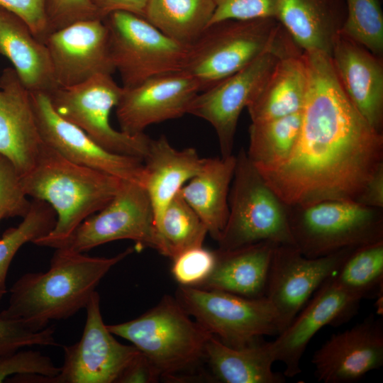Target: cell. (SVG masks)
Here are the masks:
<instances>
[{
  "label": "cell",
  "mask_w": 383,
  "mask_h": 383,
  "mask_svg": "<svg viewBox=\"0 0 383 383\" xmlns=\"http://www.w3.org/2000/svg\"><path fill=\"white\" fill-rule=\"evenodd\" d=\"M304 55L308 84L298 141L285 162L259 172L288 206L356 201L383 165V133L349 100L328 54L312 50Z\"/></svg>",
  "instance_id": "1"
},
{
  "label": "cell",
  "mask_w": 383,
  "mask_h": 383,
  "mask_svg": "<svg viewBox=\"0 0 383 383\" xmlns=\"http://www.w3.org/2000/svg\"><path fill=\"white\" fill-rule=\"evenodd\" d=\"M134 250L130 247L104 257L56 248L47 271L26 273L13 284L9 305L0 313V318L19 321L37 331L51 321L72 317L85 309L108 272Z\"/></svg>",
  "instance_id": "2"
},
{
  "label": "cell",
  "mask_w": 383,
  "mask_h": 383,
  "mask_svg": "<svg viewBox=\"0 0 383 383\" xmlns=\"http://www.w3.org/2000/svg\"><path fill=\"white\" fill-rule=\"evenodd\" d=\"M123 180L74 163L44 143L33 169L21 177L28 196L48 203L56 213L53 228L34 244L60 248L88 217L103 209Z\"/></svg>",
  "instance_id": "3"
},
{
  "label": "cell",
  "mask_w": 383,
  "mask_h": 383,
  "mask_svg": "<svg viewBox=\"0 0 383 383\" xmlns=\"http://www.w3.org/2000/svg\"><path fill=\"white\" fill-rule=\"evenodd\" d=\"M190 316L176 298L166 295L140 316L106 326L136 347L160 378L175 379L205 360L212 335Z\"/></svg>",
  "instance_id": "4"
},
{
  "label": "cell",
  "mask_w": 383,
  "mask_h": 383,
  "mask_svg": "<svg viewBox=\"0 0 383 383\" xmlns=\"http://www.w3.org/2000/svg\"><path fill=\"white\" fill-rule=\"evenodd\" d=\"M235 157L229 214L217 240L218 250H231L262 241L295 246L287 206L266 183L244 148Z\"/></svg>",
  "instance_id": "5"
},
{
  "label": "cell",
  "mask_w": 383,
  "mask_h": 383,
  "mask_svg": "<svg viewBox=\"0 0 383 383\" xmlns=\"http://www.w3.org/2000/svg\"><path fill=\"white\" fill-rule=\"evenodd\" d=\"M295 246L306 257L328 255L383 240V211L353 201L288 206Z\"/></svg>",
  "instance_id": "6"
},
{
  "label": "cell",
  "mask_w": 383,
  "mask_h": 383,
  "mask_svg": "<svg viewBox=\"0 0 383 383\" xmlns=\"http://www.w3.org/2000/svg\"><path fill=\"white\" fill-rule=\"evenodd\" d=\"M281 26L274 18L211 24L189 45L182 71L195 80L200 91L208 89L269 49Z\"/></svg>",
  "instance_id": "7"
},
{
  "label": "cell",
  "mask_w": 383,
  "mask_h": 383,
  "mask_svg": "<svg viewBox=\"0 0 383 383\" xmlns=\"http://www.w3.org/2000/svg\"><path fill=\"white\" fill-rule=\"evenodd\" d=\"M175 298L206 331L231 347L250 345L279 333L277 314L265 296L180 286Z\"/></svg>",
  "instance_id": "8"
},
{
  "label": "cell",
  "mask_w": 383,
  "mask_h": 383,
  "mask_svg": "<svg viewBox=\"0 0 383 383\" xmlns=\"http://www.w3.org/2000/svg\"><path fill=\"white\" fill-rule=\"evenodd\" d=\"M103 21L109 30L111 60L123 88L183 70L189 46L167 37L143 17L120 11Z\"/></svg>",
  "instance_id": "9"
},
{
  "label": "cell",
  "mask_w": 383,
  "mask_h": 383,
  "mask_svg": "<svg viewBox=\"0 0 383 383\" xmlns=\"http://www.w3.org/2000/svg\"><path fill=\"white\" fill-rule=\"evenodd\" d=\"M123 92L111 74H97L70 87H56L48 94L55 111L74 124L105 150L143 161L150 139L144 133L129 135L113 128L110 113Z\"/></svg>",
  "instance_id": "10"
},
{
  "label": "cell",
  "mask_w": 383,
  "mask_h": 383,
  "mask_svg": "<svg viewBox=\"0 0 383 383\" xmlns=\"http://www.w3.org/2000/svg\"><path fill=\"white\" fill-rule=\"evenodd\" d=\"M292 39L281 26L273 45L247 66L208 89L199 92L187 113L214 128L222 157L233 155L239 117L260 88Z\"/></svg>",
  "instance_id": "11"
},
{
  "label": "cell",
  "mask_w": 383,
  "mask_h": 383,
  "mask_svg": "<svg viewBox=\"0 0 383 383\" xmlns=\"http://www.w3.org/2000/svg\"><path fill=\"white\" fill-rule=\"evenodd\" d=\"M85 219L60 247L78 252L118 240H132L136 245L159 252L152 204L140 184L123 180L113 198L100 211Z\"/></svg>",
  "instance_id": "12"
},
{
  "label": "cell",
  "mask_w": 383,
  "mask_h": 383,
  "mask_svg": "<svg viewBox=\"0 0 383 383\" xmlns=\"http://www.w3.org/2000/svg\"><path fill=\"white\" fill-rule=\"evenodd\" d=\"M85 309L82 335L74 344L62 346L63 364L52 383H116L140 353L133 345L118 342L109 331L103 321L96 291Z\"/></svg>",
  "instance_id": "13"
},
{
  "label": "cell",
  "mask_w": 383,
  "mask_h": 383,
  "mask_svg": "<svg viewBox=\"0 0 383 383\" xmlns=\"http://www.w3.org/2000/svg\"><path fill=\"white\" fill-rule=\"evenodd\" d=\"M354 249L345 248L328 255L310 258L295 246H276L265 296L276 311L279 333L292 322L311 295L337 272Z\"/></svg>",
  "instance_id": "14"
},
{
  "label": "cell",
  "mask_w": 383,
  "mask_h": 383,
  "mask_svg": "<svg viewBox=\"0 0 383 383\" xmlns=\"http://www.w3.org/2000/svg\"><path fill=\"white\" fill-rule=\"evenodd\" d=\"M30 95L37 125L45 144L74 163L143 186V160L115 154L101 147L81 128L58 115L47 93L35 91L30 92Z\"/></svg>",
  "instance_id": "15"
},
{
  "label": "cell",
  "mask_w": 383,
  "mask_h": 383,
  "mask_svg": "<svg viewBox=\"0 0 383 383\" xmlns=\"http://www.w3.org/2000/svg\"><path fill=\"white\" fill-rule=\"evenodd\" d=\"M57 87L82 84L93 77L116 71L109 47V30L101 19L72 23L47 36Z\"/></svg>",
  "instance_id": "16"
},
{
  "label": "cell",
  "mask_w": 383,
  "mask_h": 383,
  "mask_svg": "<svg viewBox=\"0 0 383 383\" xmlns=\"http://www.w3.org/2000/svg\"><path fill=\"white\" fill-rule=\"evenodd\" d=\"M200 92L195 80L184 71L160 74L128 89L123 88L116 114L121 131L143 133L149 126L180 118Z\"/></svg>",
  "instance_id": "17"
},
{
  "label": "cell",
  "mask_w": 383,
  "mask_h": 383,
  "mask_svg": "<svg viewBox=\"0 0 383 383\" xmlns=\"http://www.w3.org/2000/svg\"><path fill=\"white\" fill-rule=\"evenodd\" d=\"M315 377L323 383H353L383 365V321L373 315L333 334L313 355Z\"/></svg>",
  "instance_id": "18"
},
{
  "label": "cell",
  "mask_w": 383,
  "mask_h": 383,
  "mask_svg": "<svg viewBox=\"0 0 383 383\" xmlns=\"http://www.w3.org/2000/svg\"><path fill=\"white\" fill-rule=\"evenodd\" d=\"M361 300L340 288L332 276L328 278L301 312L270 342L274 360L285 365L284 375L293 377L301 373V360L311 339L324 326L346 321Z\"/></svg>",
  "instance_id": "19"
},
{
  "label": "cell",
  "mask_w": 383,
  "mask_h": 383,
  "mask_svg": "<svg viewBox=\"0 0 383 383\" xmlns=\"http://www.w3.org/2000/svg\"><path fill=\"white\" fill-rule=\"evenodd\" d=\"M43 143L30 91L13 67H6L0 75V155L21 177L34 167Z\"/></svg>",
  "instance_id": "20"
},
{
  "label": "cell",
  "mask_w": 383,
  "mask_h": 383,
  "mask_svg": "<svg viewBox=\"0 0 383 383\" xmlns=\"http://www.w3.org/2000/svg\"><path fill=\"white\" fill-rule=\"evenodd\" d=\"M343 91L365 120L383 133V60L339 33L330 55Z\"/></svg>",
  "instance_id": "21"
},
{
  "label": "cell",
  "mask_w": 383,
  "mask_h": 383,
  "mask_svg": "<svg viewBox=\"0 0 383 383\" xmlns=\"http://www.w3.org/2000/svg\"><path fill=\"white\" fill-rule=\"evenodd\" d=\"M307 84L304 50L293 42L279 57L247 106L251 122L282 118L301 111Z\"/></svg>",
  "instance_id": "22"
},
{
  "label": "cell",
  "mask_w": 383,
  "mask_h": 383,
  "mask_svg": "<svg viewBox=\"0 0 383 383\" xmlns=\"http://www.w3.org/2000/svg\"><path fill=\"white\" fill-rule=\"evenodd\" d=\"M204 159L192 148H174L163 135L150 139L143 160V186L152 204L155 226L180 189L200 171Z\"/></svg>",
  "instance_id": "23"
},
{
  "label": "cell",
  "mask_w": 383,
  "mask_h": 383,
  "mask_svg": "<svg viewBox=\"0 0 383 383\" xmlns=\"http://www.w3.org/2000/svg\"><path fill=\"white\" fill-rule=\"evenodd\" d=\"M345 15V0H278L276 19L304 51L330 55Z\"/></svg>",
  "instance_id": "24"
},
{
  "label": "cell",
  "mask_w": 383,
  "mask_h": 383,
  "mask_svg": "<svg viewBox=\"0 0 383 383\" xmlns=\"http://www.w3.org/2000/svg\"><path fill=\"white\" fill-rule=\"evenodd\" d=\"M0 54L11 62L30 92L48 94L57 87L45 44L21 17L1 6Z\"/></svg>",
  "instance_id": "25"
},
{
  "label": "cell",
  "mask_w": 383,
  "mask_h": 383,
  "mask_svg": "<svg viewBox=\"0 0 383 383\" xmlns=\"http://www.w3.org/2000/svg\"><path fill=\"white\" fill-rule=\"evenodd\" d=\"M277 245L262 241L231 250H216L214 269L197 287L248 298L265 296L270 262Z\"/></svg>",
  "instance_id": "26"
},
{
  "label": "cell",
  "mask_w": 383,
  "mask_h": 383,
  "mask_svg": "<svg viewBox=\"0 0 383 383\" xmlns=\"http://www.w3.org/2000/svg\"><path fill=\"white\" fill-rule=\"evenodd\" d=\"M236 157L205 158L200 171L179 190V194L206 226L216 241L229 214L228 195Z\"/></svg>",
  "instance_id": "27"
},
{
  "label": "cell",
  "mask_w": 383,
  "mask_h": 383,
  "mask_svg": "<svg viewBox=\"0 0 383 383\" xmlns=\"http://www.w3.org/2000/svg\"><path fill=\"white\" fill-rule=\"evenodd\" d=\"M205 360L214 377L224 383H282L284 375L272 371L275 362L270 342L243 348L226 345L211 335L205 348Z\"/></svg>",
  "instance_id": "28"
},
{
  "label": "cell",
  "mask_w": 383,
  "mask_h": 383,
  "mask_svg": "<svg viewBox=\"0 0 383 383\" xmlns=\"http://www.w3.org/2000/svg\"><path fill=\"white\" fill-rule=\"evenodd\" d=\"M213 0H147L143 18L170 39L191 45L208 27Z\"/></svg>",
  "instance_id": "29"
},
{
  "label": "cell",
  "mask_w": 383,
  "mask_h": 383,
  "mask_svg": "<svg viewBox=\"0 0 383 383\" xmlns=\"http://www.w3.org/2000/svg\"><path fill=\"white\" fill-rule=\"evenodd\" d=\"M301 111L284 117L251 122L246 151L258 170L276 167L293 152L299 136Z\"/></svg>",
  "instance_id": "30"
},
{
  "label": "cell",
  "mask_w": 383,
  "mask_h": 383,
  "mask_svg": "<svg viewBox=\"0 0 383 383\" xmlns=\"http://www.w3.org/2000/svg\"><path fill=\"white\" fill-rule=\"evenodd\" d=\"M159 252L172 260L182 252L202 246L207 228L179 194L170 201L155 224Z\"/></svg>",
  "instance_id": "31"
},
{
  "label": "cell",
  "mask_w": 383,
  "mask_h": 383,
  "mask_svg": "<svg viewBox=\"0 0 383 383\" xmlns=\"http://www.w3.org/2000/svg\"><path fill=\"white\" fill-rule=\"evenodd\" d=\"M337 272L333 282L361 299L382 293L383 240L355 248Z\"/></svg>",
  "instance_id": "32"
},
{
  "label": "cell",
  "mask_w": 383,
  "mask_h": 383,
  "mask_svg": "<svg viewBox=\"0 0 383 383\" xmlns=\"http://www.w3.org/2000/svg\"><path fill=\"white\" fill-rule=\"evenodd\" d=\"M57 216L48 203L33 199L28 213L16 226L7 229L0 238V291L6 292V279L10 264L18 250L47 235L55 226Z\"/></svg>",
  "instance_id": "33"
},
{
  "label": "cell",
  "mask_w": 383,
  "mask_h": 383,
  "mask_svg": "<svg viewBox=\"0 0 383 383\" xmlns=\"http://www.w3.org/2000/svg\"><path fill=\"white\" fill-rule=\"evenodd\" d=\"M346 15L340 33L372 53L383 55V11L380 0H345Z\"/></svg>",
  "instance_id": "34"
},
{
  "label": "cell",
  "mask_w": 383,
  "mask_h": 383,
  "mask_svg": "<svg viewBox=\"0 0 383 383\" xmlns=\"http://www.w3.org/2000/svg\"><path fill=\"white\" fill-rule=\"evenodd\" d=\"M216 259V250L192 248L172 259V274L180 286L197 287L211 274Z\"/></svg>",
  "instance_id": "35"
},
{
  "label": "cell",
  "mask_w": 383,
  "mask_h": 383,
  "mask_svg": "<svg viewBox=\"0 0 383 383\" xmlns=\"http://www.w3.org/2000/svg\"><path fill=\"white\" fill-rule=\"evenodd\" d=\"M60 371V367L37 350L19 349L0 355V382L10 375H39L45 377L47 383H52Z\"/></svg>",
  "instance_id": "36"
},
{
  "label": "cell",
  "mask_w": 383,
  "mask_h": 383,
  "mask_svg": "<svg viewBox=\"0 0 383 383\" xmlns=\"http://www.w3.org/2000/svg\"><path fill=\"white\" fill-rule=\"evenodd\" d=\"M6 293L0 291V302ZM35 345H58L55 328L50 326L35 331L19 321L0 318V355Z\"/></svg>",
  "instance_id": "37"
},
{
  "label": "cell",
  "mask_w": 383,
  "mask_h": 383,
  "mask_svg": "<svg viewBox=\"0 0 383 383\" xmlns=\"http://www.w3.org/2000/svg\"><path fill=\"white\" fill-rule=\"evenodd\" d=\"M27 196L15 167L8 159L0 155V221L9 217L23 218L31 204Z\"/></svg>",
  "instance_id": "38"
},
{
  "label": "cell",
  "mask_w": 383,
  "mask_h": 383,
  "mask_svg": "<svg viewBox=\"0 0 383 383\" xmlns=\"http://www.w3.org/2000/svg\"><path fill=\"white\" fill-rule=\"evenodd\" d=\"M213 1L215 9L209 26L229 19L276 18L277 16L278 0H213Z\"/></svg>",
  "instance_id": "39"
},
{
  "label": "cell",
  "mask_w": 383,
  "mask_h": 383,
  "mask_svg": "<svg viewBox=\"0 0 383 383\" xmlns=\"http://www.w3.org/2000/svg\"><path fill=\"white\" fill-rule=\"evenodd\" d=\"M45 13L49 33L76 22L101 19L90 0H45Z\"/></svg>",
  "instance_id": "40"
},
{
  "label": "cell",
  "mask_w": 383,
  "mask_h": 383,
  "mask_svg": "<svg viewBox=\"0 0 383 383\" xmlns=\"http://www.w3.org/2000/svg\"><path fill=\"white\" fill-rule=\"evenodd\" d=\"M0 6L21 17L34 35L45 43L49 34L45 0H0Z\"/></svg>",
  "instance_id": "41"
},
{
  "label": "cell",
  "mask_w": 383,
  "mask_h": 383,
  "mask_svg": "<svg viewBox=\"0 0 383 383\" xmlns=\"http://www.w3.org/2000/svg\"><path fill=\"white\" fill-rule=\"evenodd\" d=\"M160 378L155 368L140 353L125 368L116 383H153Z\"/></svg>",
  "instance_id": "42"
},
{
  "label": "cell",
  "mask_w": 383,
  "mask_h": 383,
  "mask_svg": "<svg viewBox=\"0 0 383 383\" xmlns=\"http://www.w3.org/2000/svg\"><path fill=\"white\" fill-rule=\"evenodd\" d=\"M101 19L115 11H126L143 18L147 0H90Z\"/></svg>",
  "instance_id": "43"
},
{
  "label": "cell",
  "mask_w": 383,
  "mask_h": 383,
  "mask_svg": "<svg viewBox=\"0 0 383 383\" xmlns=\"http://www.w3.org/2000/svg\"><path fill=\"white\" fill-rule=\"evenodd\" d=\"M355 202L383 209V165L368 180Z\"/></svg>",
  "instance_id": "44"
}]
</instances>
